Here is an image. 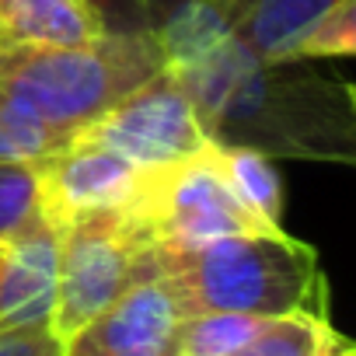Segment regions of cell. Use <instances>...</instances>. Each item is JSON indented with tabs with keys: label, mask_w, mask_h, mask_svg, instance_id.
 Here are the masks:
<instances>
[{
	"label": "cell",
	"mask_w": 356,
	"mask_h": 356,
	"mask_svg": "<svg viewBox=\"0 0 356 356\" xmlns=\"http://www.w3.org/2000/svg\"><path fill=\"white\" fill-rule=\"evenodd\" d=\"M213 143L252 147L273 161L356 168V95L307 60L262 63L227 39L178 70Z\"/></svg>",
	"instance_id": "obj_1"
},
{
	"label": "cell",
	"mask_w": 356,
	"mask_h": 356,
	"mask_svg": "<svg viewBox=\"0 0 356 356\" xmlns=\"http://www.w3.org/2000/svg\"><path fill=\"white\" fill-rule=\"evenodd\" d=\"M189 314L238 311V314H328V280L314 245L280 231L224 234L193 248L150 252Z\"/></svg>",
	"instance_id": "obj_2"
},
{
	"label": "cell",
	"mask_w": 356,
	"mask_h": 356,
	"mask_svg": "<svg viewBox=\"0 0 356 356\" xmlns=\"http://www.w3.org/2000/svg\"><path fill=\"white\" fill-rule=\"evenodd\" d=\"M161 67L154 32H105L81 46H4L0 98L74 140Z\"/></svg>",
	"instance_id": "obj_3"
},
{
	"label": "cell",
	"mask_w": 356,
	"mask_h": 356,
	"mask_svg": "<svg viewBox=\"0 0 356 356\" xmlns=\"http://www.w3.org/2000/svg\"><path fill=\"white\" fill-rule=\"evenodd\" d=\"M150 252L154 241L129 207L81 213L67 224L60 290L49 318V332L60 346L108 311L147 273Z\"/></svg>",
	"instance_id": "obj_4"
},
{
	"label": "cell",
	"mask_w": 356,
	"mask_h": 356,
	"mask_svg": "<svg viewBox=\"0 0 356 356\" xmlns=\"http://www.w3.org/2000/svg\"><path fill=\"white\" fill-rule=\"evenodd\" d=\"M157 248H193L224 234L280 231L266 227L231 189L217 161V143L207 150L154 168L143 175V189L129 207Z\"/></svg>",
	"instance_id": "obj_5"
},
{
	"label": "cell",
	"mask_w": 356,
	"mask_h": 356,
	"mask_svg": "<svg viewBox=\"0 0 356 356\" xmlns=\"http://www.w3.org/2000/svg\"><path fill=\"white\" fill-rule=\"evenodd\" d=\"M81 133L112 147L143 171L186 161L213 143L182 84V74L168 63Z\"/></svg>",
	"instance_id": "obj_6"
},
{
	"label": "cell",
	"mask_w": 356,
	"mask_h": 356,
	"mask_svg": "<svg viewBox=\"0 0 356 356\" xmlns=\"http://www.w3.org/2000/svg\"><path fill=\"white\" fill-rule=\"evenodd\" d=\"M143 168L112 147L77 133L67 147L39 164L42 220L67 231V224L81 213L133 207L143 189Z\"/></svg>",
	"instance_id": "obj_7"
},
{
	"label": "cell",
	"mask_w": 356,
	"mask_h": 356,
	"mask_svg": "<svg viewBox=\"0 0 356 356\" xmlns=\"http://www.w3.org/2000/svg\"><path fill=\"white\" fill-rule=\"evenodd\" d=\"M186 318L189 311L175 283L150 262L108 311L63 342V356H175Z\"/></svg>",
	"instance_id": "obj_8"
},
{
	"label": "cell",
	"mask_w": 356,
	"mask_h": 356,
	"mask_svg": "<svg viewBox=\"0 0 356 356\" xmlns=\"http://www.w3.org/2000/svg\"><path fill=\"white\" fill-rule=\"evenodd\" d=\"M60 255L63 231L46 220L8 245L0 269V335L49 328L60 290Z\"/></svg>",
	"instance_id": "obj_9"
},
{
	"label": "cell",
	"mask_w": 356,
	"mask_h": 356,
	"mask_svg": "<svg viewBox=\"0 0 356 356\" xmlns=\"http://www.w3.org/2000/svg\"><path fill=\"white\" fill-rule=\"evenodd\" d=\"M105 32L88 0H0L4 46H81Z\"/></svg>",
	"instance_id": "obj_10"
},
{
	"label": "cell",
	"mask_w": 356,
	"mask_h": 356,
	"mask_svg": "<svg viewBox=\"0 0 356 356\" xmlns=\"http://www.w3.org/2000/svg\"><path fill=\"white\" fill-rule=\"evenodd\" d=\"M245 11V0H182L168 18H157V42L164 63L175 70H186L210 56L217 46L234 39L238 18Z\"/></svg>",
	"instance_id": "obj_11"
},
{
	"label": "cell",
	"mask_w": 356,
	"mask_h": 356,
	"mask_svg": "<svg viewBox=\"0 0 356 356\" xmlns=\"http://www.w3.org/2000/svg\"><path fill=\"white\" fill-rule=\"evenodd\" d=\"M342 0H245L234 39L262 63H280L297 35Z\"/></svg>",
	"instance_id": "obj_12"
},
{
	"label": "cell",
	"mask_w": 356,
	"mask_h": 356,
	"mask_svg": "<svg viewBox=\"0 0 356 356\" xmlns=\"http://www.w3.org/2000/svg\"><path fill=\"white\" fill-rule=\"evenodd\" d=\"M349 346L353 339L335 332L328 314L293 311L266 318L234 356H342Z\"/></svg>",
	"instance_id": "obj_13"
},
{
	"label": "cell",
	"mask_w": 356,
	"mask_h": 356,
	"mask_svg": "<svg viewBox=\"0 0 356 356\" xmlns=\"http://www.w3.org/2000/svg\"><path fill=\"white\" fill-rule=\"evenodd\" d=\"M217 161L234 196L266 224V227H283V178L262 150L252 147H231L217 143Z\"/></svg>",
	"instance_id": "obj_14"
},
{
	"label": "cell",
	"mask_w": 356,
	"mask_h": 356,
	"mask_svg": "<svg viewBox=\"0 0 356 356\" xmlns=\"http://www.w3.org/2000/svg\"><path fill=\"white\" fill-rule=\"evenodd\" d=\"M266 318L259 314H238V311H203L189 314L178 328L175 356H234Z\"/></svg>",
	"instance_id": "obj_15"
},
{
	"label": "cell",
	"mask_w": 356,
	"mask_h": 356,
	"mask_svg": "<svg viewBox=\"0 0 356 356\" xmlns=\"http://www.w3.org/2000/svg\"><path fill=\"white\" fill-rule=\"evenodd\" d=\"M42 224L39 164L0 157V241H15Z\"/></svg>",
	"instance_id": "obj_16"
},
{
	"label": "cell",
	"mask_w": 356,
	"mask_h": 356,
	"mask_svg": "<svg viewBox=\"0 0 356 356\" xmlns=\"http://www.w3.org/2000/svg\"><path fill=\"white\" fill-rule=\"evenodd\" d=\"M67 143H70V136H63L60 129H53L39 115L18 108L15 102L0 98V157L4 161L42 164Z\"/></svg>",
	"instance_id": "obj_17"
},
{
	"label": "cell",
	"mask_w": 356,
	"mask_h": 356,
	"mask_svg": "<svg viewBox=\"0 0 356 356\" xmlns=\"http://www.w3.org/2000/svg\"><path fill=\"white\" fill-rule=\"evenodd\" d=\"M342 56H356V0H342L332 11H325L304 35L293 39V46L280 63L290 60L314 63V60H342Z\"/></svg>",
	"instance_id": "obj_18"
},
{
	"label": "cell",
	"mask_w": 356,
	"mask_h": 356,
	"mask_svg": "<svg viewBox=\"0 0 356 356\" xmlns=\"http://www.w3.org/2000/svg\"><path fill=\"white\" fill-rule=\"evenodd\" d=\"M88 4L105 18L108 32H154L157 29L154 0H88Z\"/></svg>",
	"instance_id": "obj_19"
},
{
	"label": "cell",
	"mask_w": 356,
	"mask_h": 356,
	"mask_svg": "<svg viewBox=\"0 0 356 356\" xmlns=\"http://www.w3.org/2000/svg\"><path fill=\"white\" fill-rule=\"evenodd\" d=\"M0 356H63L60 339L49 328L0 335Z\"/></svg>",
	"instance_id": "obj_20"
},
{
	"label": "cell",
	"mask_w": 356,
	"mask_h": 356,
	"mask_svg": "<svg viewBox=\"0 0 356 356\" xmlns=\"http://www.w3.org/2000/svg\"><path fill=\"white\" fill-rule=\"evenodd\" d=\"M4 259H8V241H0V269H4Z\"/></svg>",
	"instance_id": "obj_21"
},
{
	"label": "cell",
	"mask_w": 356,
	"mask_h": 356,
	"mask_svg": "<svg viewBox=\"0 0 356 356\" xmlns=\"http://www.w3.org/2000/svg\"><path fill=\"white\" fill-rule=\"evenodd\" d=\"M342 356H356V342H353V346H349V349H346Z\"/></svg>",
	"instance_id": "obj_22"
},
{
	"label": "cell",
	"mask_w": 356,
	"mask_h": 356,
	"mask_svg": "<svg viewBox=\"0 0 356 356\" xmlns=\"http://www.w3.org/2000/svg\"><path fill=\"white\" fill-rule=\"evenodd\" d=\"M349 88H353V95H356V84H349Z\"/></svg>",
	"instance_id": "obj_23"
},
{
	"label": "cell",
	"mask_w": 356,
	"mask_h": 356,
	"mask_svg": "<svg viewBox=\"0 0 356 356\" xmlns=\"http://www.w3.org/2000/svg\"><path fill=\"white\" fill-rule=\"evenodd\" d=\"M0 49H4V42H0Z\"/></svg>",
	"instance_id": "obj_24"
}]
</instances>
